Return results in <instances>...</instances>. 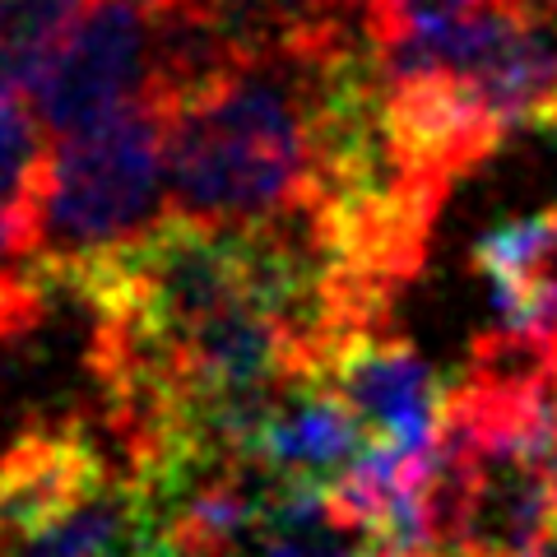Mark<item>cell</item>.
Listing matches in <instances>:
<instances>
[{"instance_id":"1","label":"cell","mask_w":557,"mask_h":557,"mask_svg":"<svg viewBox=\"0 0 557 557\" xmlns=\"http://www.w3.org/2000/svg\"><path fill=\"white\" fill-rule=\"evenodd\" d=\"M362 38L260 42L159 98L168 108V209L205 223L307 219L321 172L330 70Z\"/></svg>"},{"instance_id":"2","label":"cell","mask_w":557,"mask_h":557,"mask_svg":"<svg viewBox=\"0 0 557 557\" xmlns=\"http://www.w3.org/2000/svg\"><path fill=\"white\" fill-rule=\"evenodd\" d=\"M168 190V108L145 98L108 126L57 139L42 172L38 256L79 260L145 237Z\"/></svg>"},{"instance_id":"3","label":"cell","mask_w":557,"mask_h":557,"mask_svg":"<svg viewBox=\"0 0 557 557\" xmlns=\"http://www.w3.org/2000/svg\"><path fill=\"white\" fill-rule=\"evenodd\" d=\"M163 70V20L145 0H94L75 38L38 84V121L51 139L108 126L153 98Z\"/></svg>"},{"instance_id":"4","label":"cell","mask_w":557,"mask_h":557,"mask_svg":"<svg viewBox=\"0 0 557 557\" xmlns=\"http://www.w3.org/2000/svg\"><path fill=\"white\" fill-rule=\"evenodd\" d=\"M381 116H386V139L399 177L432 205H446L450 190L469 172H479L511 135L479 84L465 75H446V70L386 79Z\"/></svg>"},{"instance_id":"5","label":"cell","mask_w":557,"mask_h":557,"mask_svg":"<svg viewBox=\"0 0 557 557\" xmlns=\"http://www.w3.org/2000/svg\"><path fill=\"white\" fill-rule=\"evenodd\" d=\"M317 386L339 391L386 446L437 450L442 442L450 391L428 368V358L413 348V339L399 335L395 321L348 330L330 348Z\"/></svg>"},{"instance_id":"6","label":"cell","mask_w":557,"mask_h":557,"mask_svg":"<svg viewBox=\"0 0 557 557\" xmlns=\"http://www.w3.org/2000/svg\"><path fill=\"white\" fill-rule=\"evenodd\" d=\"M381 437L339 391L317 381H288L256 423L247 460H256L274 483L325 487L354 469Z\"/></svg>"},{"instance_id":"7","label":"cell","mask_w":557,"mask_h":557,"mask_svg":"<svg viewBox=\"0 0 557 557\" xmlns=\"http://www.w3.org/2000/svg\"><path fill=\"white\" fill-rule=\"evenodd\" d=\"M0 557H168L149 483L121 469L89 502L0 539Z\"/></svg>"},{"instance_id":"8","label":"cell","mask_w":557,"mask_h":557,"mask_svg":"<svg viewBox=\"0 0 557 557\" xmlns=\"http://www.w3.org/2000/svg\"><path fill=\"white\" fill-rule=\"evenodd\" d=\"M42 121L24 98L0 94V270L38 256L42 242Z\"/></svg>"},{"instance_id":"9","label":"cell","mask_w":557,"mask_h":557,"mask_svg":"<svg viewBox=\"0 0 557 557\" xmlns=\"http://www.w3.org/2000/svg\"><path fill=\"white\" fill-rule=\"evenodd\" d=\"M94 0H0V94H38Z\"/></svg>"},{"instance_id":"10","label":"cell","mask_w":557,"mask_h":557,"mask_svg":"<svg viewBox=\"0 0 557 557\" xmlns=\"http://www.w3.org/2000/svg\"><path fill=\"white\" fill-rule=\"evenodd\" d=\"M557 260V209H539L525 219H507L497 228H487L474 247V265L493 298L497 325L511 321L525 293L539 274Z\"/></svg>"},{"instance_id":"11","label":"cell","mask_w":557,"mask_h":557,"mask_svg":"<svg viewBox=\"0 0 557 557\" xmlns=\"http://www.w3.org/2000/svg\"><path fill=\"white\" fill-rule=\"evenodd\" d=\"M493 5H530V0H368V24H372V38L386 42L395 33L465 20V14H479Z\"/></svg>"},{"instance_id":"12","label":"cell","mask_w":557,"mask_h":557,"mask_svg":"<svg viewBox=\"0 0 557 557\" xmlns=\"http://www.w3.org/2000/svg\"><path fill=\"white\" fill-rule=\"evenodd\" d=\"M145 5H153V10H163V5H172V0H145Z\"/></svg>"}]
</instances>
